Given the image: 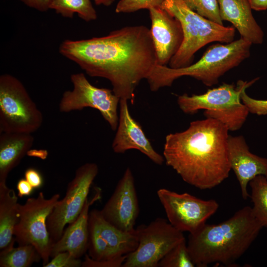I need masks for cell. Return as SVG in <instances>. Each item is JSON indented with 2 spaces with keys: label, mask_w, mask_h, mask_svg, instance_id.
<instances>
[{
  "label": "cell",
  "mask_w": 267,
  "mask_h": 267,
  "mask_svg": "<svg viewBox=\"0 0 267 267\" xmlns=\"http://www.w3.org/2000/svg\"><path fill=\"white\" fill-rule=\"evenodd\" d=\"M60 53L91 77L105 78L120 99L134 101V91L157 64L150 30L126 26L106 36L62 42Z\"/></svg>",
  "instance_id": "cell-1"
},
{
  "label": "cell",
  "mask_w": 267,
  "mask_h": 267,
  "mask_svg": "<svg viewBox=\"0 0 267 267\" xmlns=\"http://www.w3.org/2000/svg\"><path fill=\"white\" fill-rule=\"evenodd\" d=\"M228 132L214 119L192 121L185 131L166 136L164 160L186 183L211 189L227 178L231 170Z\"/></svg>",
  "instance_id": "cell-2"
},
{
  "label": "cell",
  "mask_w": 267,
  "mask_h": 267,
  "mask_svg": "<svg viewBox=\"0 0 267 267\" xmlns=\"http://www.w3.org/2000/svg\"><path fill=\"white\" fill-rule=\"evenodd\" d=\"M263 227L252 208L245 206L227 220L217 224L206 223L189 234L188 249L196 267L212 263L234 267Z\"/></svg>",
  "instance_id": "cell-3"
},
{
  "label": "cell",
  "mask_w": 267,
  "mask_h": 267,
  "mask_svg": "<svg viewBox=\"0 0 267 267\" xmlns=\"http://www.w3.org/2000/svg\"><path fill=\"white\" fill-rule=\"evenodd\" d=\"M252 44L241 38L224 44L209 46L201 58L188 66L174 69L157 64L146 79L151 91L170 87L177 79L189 76L211 87L230 70L237 67L250 54Z\"/></svg>",
  "instance_id": "cell-4"
},
{
  "label": "cell",
  "mask_w": 267,
  "mask_h": 267,
  "mask_svg": "<svg viewBox=\"0 0 267 267\" xmlns=\"http://www.w3.org/2000/svg\"><path fill=\"white\" fill-rule=\"evenodd\" d=\"M180 23L183 41L169 67L178 69L191 64L194 54L214 42L228 44L234 41L235 28L213 22L190 9L183 0H164L161 6Z\"/></svg>",
  "instance_id": "cell-5"
},
{
  "label": "cell",
  "mask_w": 267,
  "mask_h": 267,
  "mask_svg": "<svg viewBox=\"0 0 267 267\" xmlns=\"http://www.w3.org/2000/svg\"><path fill=\"white\" fill-rule=\"evenodd\" d=\"M259 79L256 78L249 82L239 80L236 86L223 83L201 94L188 95L184 93L178 96L177 102L181 110L185 114H194L203 109L206 118L219 121L229 131H237L245 123L249 113L241 100V92Z\"/></svg>",
  "instance_id": "cell-6"
},
{
  "label": "cell",
  "mask_w": 267,
  "mask_h": 267,
  "mask_svg": "<svg viewBox=\"0 0 267 267\" xmlns=\"http://www.w3.org/2000/svg\"><path fill=\"white\" fill-rule=\"evenodd\" d=\"M43 116L23 84L8 74L0 77V133L31 134Z\"/></svg>",
  "instance_id": "cell-7"
},
{
  "label": "cell",
  "mask_w": 267,
  "mask_h": 267,
  "mask_svg": "<svg viewBox=\"0 0 267 267\" xmlns=\"http://www.w3.org/2000/svg\"><path fill=\"white\" fill-rule=\"evenodd\" d=\"M59 198V194L56 193L47 199L40 192L24 204H18L19 220L13 230L15 241L18 245H33L41 255L43 266L49 261L53 244L47 220Z\"/></svg>",
  "instance_id": "cell-8"
},
{
  "label": "cell",
  "mask_w": 267,
  "mask_h": 267,
  "mask_svg": "<svg viewBox=\"0 0 267 267\" xmlns=\"http://www.w3.org/2000/svg\"><path fill=\"white\" fill-rule=\"evenodd\" d=\"M138 244L128 254L122 267H157L160 261L185 239L182 232L162 218L136 228Z\"/></svg>",
  "instance_id": "cell-9"
},
{
  "label": "cell",
  "mask_w": 267,
  "mask_h": 267,
  "mask_svg": "<svg viewBox=\"0 0 267 267\" xmlns=\"http://www.w3.org/2000/svg\"><path fill=\"white\" fill-rule=\"evenodd\" d=\"M98 172V166L94 163H87L76 170L74 178L68 184L65 196L58 200L47 220L53 243L61 237L65 225L73 222L80 214Z\"/></svg>",
  "instance_id": "cell-10"
},
{
  "label": "cell",
  "mask_w": 267,
  "mask_h": 267,
  "mask_svg": "<svg viewBox=\"0 0 267 267\" xmlns=\"http://www.w3.org/2000/svg\"><path fill=\"white\" fill-rule=\"evenodd\" d=\"M73 89L65 91L60 100L61 112L82 110L90 107L98 110L112 130L118 127V106L120 98L112 90L92 85L82 73L73 74L70 77Z\"/></svg>",
  "instance_id": "cell-11"
},
{
  "label": "cell",
  "mask_w": 267,
  "mask_h": 267,
  "mask_svg": "<svg viewBox=\"0 0 267 267\" xmlns=\"http://www.w3.org/2000/svg\"><path fill=\"white\" fill-rule=\"evenodd\" d=\"M157 194L169 222L182 232L192 234L198 231L219 208L215 200H204L186 192L160 188Z\"/></svg>",
  "instance_id": "cell-12"
},
{
  "label": "cell",
  "mask_w": 267,
  "mask_h": 267,
  "mask_svg": "<svg viewBox=\"0 0 267 267\" xmlns=\"http://www.w3.org/2000/svg\"><path fill=\"white\" fill-rule=\"evenodd\" d=\"M88 255L93 260H109L127 255L138 244L136 229L132 232L121 230L108 222L100 210L89 214Z\"/></svg>",
  "instance_id": "cell-13"
},
{
  "label": "cell",
  "mask_w": 267,
  "mask_h": 267,
  "mask_svg": "<svg viewBox=\"0 0 267 267\" xmlns=\"http://www.w3.org/2000/svg\"><path fill=\"white\" fill-rule=\"evenodd\" d=\"M100 211L104 218L118 229L127 232L135 230L139 205L134 178L130 168L126 169Z\"/></svg>",
  "instance_id": "cell-14"
},
{
  "label": "cell",
  "mask_w": 267,
  "mask_h": 267,
  "mask_svg": "<svg viewBox=\"0 0 267 267\" xmlns=\"http://www.w3.org/2000/svg\"><path fill=\"white\" fill-rule=\"evenodd\" d=\"M150 34L154 46L157 63L167 65L180 48L183 32L179 22L161 7L149 9Z\"/></svg>",
  "instance_id": "cell-15"
},
{
  "label": "cell",
  "mask_w": 267,
  "mask_h": 267,
  "mask_svg": "<svg viewBox=\"0 0 267 267\" xmlns=\"http://www.w3.org/2000/svg\"><path fill=\"white\" fill-rule=\"evenodd\" d=\"M116 130L112 144L114 152L124 153L128 150L136 149L155 164H163L164 157L154 150L140 125L132 117L128 100L125 99L120 100L119 121Z\"/></svg>",
  "instance_id": "cell-16"
},
{
  "label": "cell",
  "mask_w": 267,
  "mask_h": 267,
  "mask_svg": "<svg viewBox=\"0 0 267 267\" xmlns=\"http://www.w3.org/2000/svg\"><path fill=\"white\" fill-rule=\"evenodd\" d=\"M228 152L231 170L238 179L242 198L247 199L250 196L247 191L249 182L259 175L267 178V158L251 153L242 135H229Z\"/></svg>",
  "instance_id": "cell-17"
},
{
  "label": "cell",
  "mask_w": 267,
  "mask_h": 267,
  "mask_svg": "<svg viewBox=\"0 0 267 267\" xmlns=\"http://www.w3.org/2000/svg\"><path fill=\"white\" fill-rule=\"evenodd\" d=\"M101 197V189L99 187H95L94 195L91 198L87 199L77 219L69 224L64 230L61 237L52 244L51 258L63 252H68L74 257L78 259L86 254L89 244V209L92 205L100 200Z\"/></svg>",
  "instance_id": "cell-18"
},
{
  "label": "cell",
  "mask_w": 267,
  "mask_h": 267,
  "mask_svg": "<svg viewBox=\"0 0 267 267\" xmlns=\"http://www.w3.org/2000/svg\"><path fill=\"white\" fill-rule=\"evenodd\" d=\"M222 21L231 23L241 38L252 44L263 43L264 33L256 21L248 0H218Z\"/></svg>",
  "instance_id": "cell-19"
},
{
  "label": "cell",
  "mask_w": 267,
  "mask_h": 267,
  "mask_svg": "<svg viewBox=\"0 0 267 267\" xmlns=\"http://www.w3.org/2000/svg\"><path fill=\"white\" fill-rule=\"evenodd\" d=\"M34 141L31 134L0 133V185L6 184L8 174L31 149Z\"/></svg>",
  "instance_id": "cell-20"
},
{
  "label": "cell",
  "mask_w": 267,
  "mask_h": 267,
  "mask_svg": "<svg viewBox=\"0 0 267 267\" xmlns=\"http://www.w3.org/2000/svg\"><path fill=\"white\" fill-rule=\"evenodd\" d=\"M18 197L15 191L0 185V249L14 246L15 226L18 222Z\"/></svg>",
  "instance_id": "cell-21"
},
{
  "label": "cell",
  "mask_w": 267,
  "mask_h": 267,
  "mask_svg": "<svg viewBox=\"0 0 267 267\" xmlns=\"http://www.w3.org/2000/svg\"><path fill=\"white\" fill-rule=\"evenodd\" d=\"M41 260L38 251L30 244L13 246L0 250V267H29Z\"/></svg>",
  "instance_id": "cell-22"
},
{
  "label": "cell",
  "mask_w": 267,
  "mask_h": 267,
  "mask_svg": "<svg viewBox=\"0 0 267 267\" xmlns=\"http://www.w3.org/2000/svg\"><path fill=\"white\" fill-rule=\"evenodd\" d=\"M49 9L66 18H72L77 13L86 22L97 19L96 12L90 0H49Z\"/></svg>",
  "instance_id": "cell-23"
},
{
  "label": "cell",
  "mask_w": 267,
  "mask_h": 267,
  "mask_svg": "<svg viewBox=\"0 0 267 267\" xmlns=\"http://www.w3.org/2000/svg\"><path fill=\"white\" fill-rule=\"evenodd\" d=\"M253 213L263 227H267V178L259 175L249 183Z\"/></svg>",
  "instance_id": "cell-24"
},
{
  "label": "cell",
  "mask_w": 267,
  "mask_h": 267,
  "mask_svg": "<svg viewBox=\"0 0 267 267\" xmlns=\"http://www.w3.org/2000/svg\"><path fill=\"white\" fill-rule=\"evenodd\" d=\"M185 238L172 248L160 261L157 267H194Z\"/></svg>",
  "instance_id": "cell-25"
},
{
  "label": "cell",
  "mask_w": 267,
  "mask_h": 267,
  "mask_svg": "<svg viewBox=\"0 0 267 267\" xmlns=\"http://www.w3.org/2000/svg\"><path fill=\"white\" fill-rule=\"evenodd\" d=\"M192 10L201 16L223 25L218 0H183Z\"/></svg>",
  "instance_id": "cell-26"
},
{
  "label": "cell",
  "mask_w": 267,
  "mask_h": 267,
  "mask_svg": "<svg viewBox=\"0 0 267 267\" xmlns=\"http://www.w3.org/2000/svg\"><path fill=\"white\" fill-rule=\"evenodd\" d=\"M164 0H120L115 8L116 13H131L139 10L161 7Z\"/></svg>",
  "instance_id": "cell-27"
},
{
  "label": "cell",
  "mask_w": 267,
  "mask_h": 267,
  "mask_svg": "<svg viewBox=\"0 0 267 267\" xmlns=\"http://www.w3.org/2000/svg\"><path fill=\"white\" fill-rule=\"evenodd\" d=\"M244 89L240 94L242 102L247 107L249 113L259 116L267 115V100L257 99L251 97Z\"/></svg>",
  "instance_id": "cell-28"
},
{
  "label": "cell",
  "mask_w": 267,
  "mask_h": 267,
  "mask_svg": "<svg viewBox=\"0 0 267 267\" xmlns=\"http://www.w3.org/2000/svg\"><path fill=\"white\" fill-rule=\"evenodd\" d=\"M82 261L74 257L68 252H63L57 254L52 258L44 267H82Z\"/></svg>",
  "instance_id": "cell-29"
},
{
  "label": "cell",
  "mask_w": 267,
  "mask_h": 267,
  "mask_svg": "<svg viewBox=\"0 0 267 267\" xmlns=\"http://www.w3.org/2000/svg\"><path fill=\"white\" fill-rule=\"evenodd\" d=\"M127 255L122 256L115 259L101 261H95L86 254L82 262V267H121L123 266Z\"/></svg>",
  "instance_id": "cell-30"
},
{
  "label": "cell",
  "mask_w": 267,
  "mask_h": 267,
  "mask_svg": "<svg viewBox=\"0 0 267 267\" xmlns=\"http://www.w3.org/2000/svg\"><path fill=\"white\" fill-rule=\"evenodd\" d=\"M24 178L34 189L41 187L44 183L42 174L34 168H29L26 170L24 173Z\"/></svg>",
  "instance_id": "cell-31"
},
{
  "label": "cell",
  "mask_w": 267,
  "mask_h": 267,
  "mask_svg": "<svg viewBox=\"0 0 267 267\" xmlns=\"http://www.w3.org/2000/svg\"><path fill=\"white\" fill-rule=\"evenodd\" d=\"M27 6L37 10L45 12L49 9V0H19Z\"/></svg>",
  "instance_id": "cell-32"
},
{
  "label": "cell",
  "mask_w": 267,
  "mask_h": 267,
  "mask_svg": "<svg viewBox=\"0 0 267 267\" xmlns=\"http://www.w3.org/2000/svg\"><path fill=\"white\" fill-rule=\"evenodd\" d=\"M16 188L17 195L20 198L30 195L34 189L25 178H21L18 181Z\"/></svg>",
  "instance_id": "cell-33"
},
{
  "label": "cell",
  "mask_w": 267,
  "mask_h": 267,
  "mask_svg": "<svg viewBox=\"0 0 267 267\" xmlns=\"http://www.w3.org/2000/svg\"><path fill=\"white\" fill-rule=\"evenodd\" d=\"M253 10L263 11L267 10V0H248Z\"/></svg>",
  "instance_id": "cell-34"
},
{
  "label": "cell",
  "mask_w": 267,
  "mask_h": 267,
  "mask_svg": "<svg viewBox=\"0 0 267 267\" xmlns=\"http://www.w3.org/2000/svg\"><path fill=\"white\" fill-rule=\"evenodd\" d=\"M27 155L31 157H35L44 160L46 158L48 155L47 150L44 149H30Z\"/></svg>",
  "instance_id": "cell-35"
},
{
  "label": "cell",
  "mask_w": 267,
  "mask_h": 267,
  "mask_svg": "<svg viewBox=\"0 0 267 267\" xmlns=\"http://www.w3.org/2000/svg\"><path fill=\"white\" fill-rule=\"evenodd\" d=\"M96 5H103L106 6H110L115 0H93Z\"/></svg>",
  "instance_id": "cell-36"
}]
</instances>
